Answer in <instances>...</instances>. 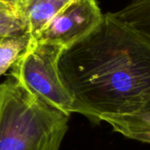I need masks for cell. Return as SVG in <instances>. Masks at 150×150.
<instances>
[{
    "label": "cell",
    "mask_w": 150,
    "mask_h": 150,
    "mask_svg": "<svg viewBox=\"0 0 150 150\" xmlns=\"http://www.w3.org/2000/svg\"><path fill=\"white\" fill-rule=\"evenodd\" d=\"M0 4H9V3H7V2H4V1H3V0H0ZM11 5H12V4H11ZM14 6V5H13Z\"/></svg>",
    "instance_id": "cell-11"
},
{
    "label": "cell",
    "mask_w": 150,
    "mask_h": 150,
    "mask_svg": "<svg viewBox=\"0 0 150 150\" xmlns=\"http://www.w3.org/2000/svg\"><path fill=\"white\" fill-rule=\"evenodd\" d=\"M69 3L68 0H20L18 11L31 40H36L46 25Z\"/></svg>",
    "instance_id": "cell-5"
},
{
    "label": "cell",
    "mask_w": 150,
    "mask_h": 150,
    "mask_svg": "<svg viewBox=\"0 0 150 150\" xmlns=\"http://www.w3.org/2000/svg\"><path fill=\"white\" fill-rule=\"evenodd\" d=\"M25 33V25L18 9L11 4H0V38Z\"/></svg>",
    "instance_id": "cell-9"
},
{
    "label": "cell",
    "mask_w": 150,
    "mask_h": 150,
    "mask_svg": "<svg viewBox=\"0 0 150 150\" xmlns=\"http://www.w3.org/2000/svg\"><path fill=\"white\" fill-rule=\"evenodd\" d=\"M69 118L13 78L0 83V150H59Z\"/></svg>",
    "instance_id": "cell-2"
},
{
    "label": "cell",
    "mask_w": 150,
    "mask_h": 150,
    "mask_svg": "<svg viewBox=\"0 0 150 150\" xmlns=\"http://www.w3.org/2000/svg\"><path fill=\"white\" fill-rule=\"evenodd\" d=\"M63 49L56 44L31 40L10 69V76L33 95L69 116L75 112L74 102L58 69Z\"/></svg>",
    "instance_id": "cell-3"
},
{
    "label": "cell",
    "mask_w": 150,
    "mask_h": 150,
    "mask_svg": "<svg viewBox=\"0 0 150 150\" xmlns=\"http://www.w3.org/2000/svg\"><path fill=\"white\" fill-rule=\"evenodd\" d=\"M28 33L0 38V76L11 68L31 42Z\"/></svg>",
    "instance_id": "cell-8"
},
{
    "label": "cell",
    "mask_w": 150,
    "mask_h": 150,
    "mask_svg": "<svg viewBox=\"0 0 150 150\" xmlns=\"http://www.w3.org/2000/svg\"><path fill=\"white\" fill-rule=\"evenodd\" d=\"M58 69L75 112L94 123L150 113V41L109 12L62 50Z\"/></svg>",
    "instance_id": "cell-1"
},
{
    "label": "cell",
    "mask_w": 150,
    "mask_h": 150,
    "mask_svg": "<svg viewBox=\"0 0 150 150\" xmlns=\"http://www.w3.org/2000/svg\"><path fill=\"white\" fill-rule=\"evenodd\" d=\"M104 121L109 124L114 132L127 138L150 143V113L107 118Z\"/></svg>",
    "instance_id": "cell-7"
},
{
    "label": "cell",
    "mask_w": 150,
    "mask_h": 150,
    "mask_svg": "<svg viewBox=\"0 0 150 150\" xmlns=\"http://www.w3.org/2000/svg\"><path fill=\"white\" fill-rule=\"evenodd\" d=\"M103 16L96 0L71 1L53 18L36 40L66 48L89 34Z\"/></svg>",
    "instance_id": "cell-4"
},
{
    "label": "cell",
    "mask_w": 150,
    "mask_h": 150,
    "mask_svg": "<svg viewBox=\"0 0 150 150\" xmlns=\"http://www.w3.org/2000/svg\"><path fill=\"white\" fill-rule=\"evenodd\" d=\"M110 15L150 41V0H132Z\"/></svg>",
    "instance_id": "cell-6"
},
{
    "label": "cell",
    "mask_w": 150,
    "mask_h": 150,
    "mask_svg": "<svg viewBox=\"0 0 150 150\" xmlns=\"http://www.w3.org/2000/svg\"><path fill=\"white\" fill-rule=\"evenodd\" d=\"M69 2H71V1H74V0H68Z\"/></svg>",
    "instance_id": "cell-12"
},
{
    "label": "cell",
    "mask_w": 150,
    "mask_h": 150,
    "mask_svg": "<svg viewBox=\"0 0 150 150\" xmlns=\"http://www.w3.org/2000/svg\"><path fill=\"white\" fill-rule=\"evenodd\" d=\"M3 1L7 2V3H9V4H11L14 5V6L18 9V3H19L20 0H3Z\"/></svg>",
    "instance_id": "cell-10"
}]
</instances>
